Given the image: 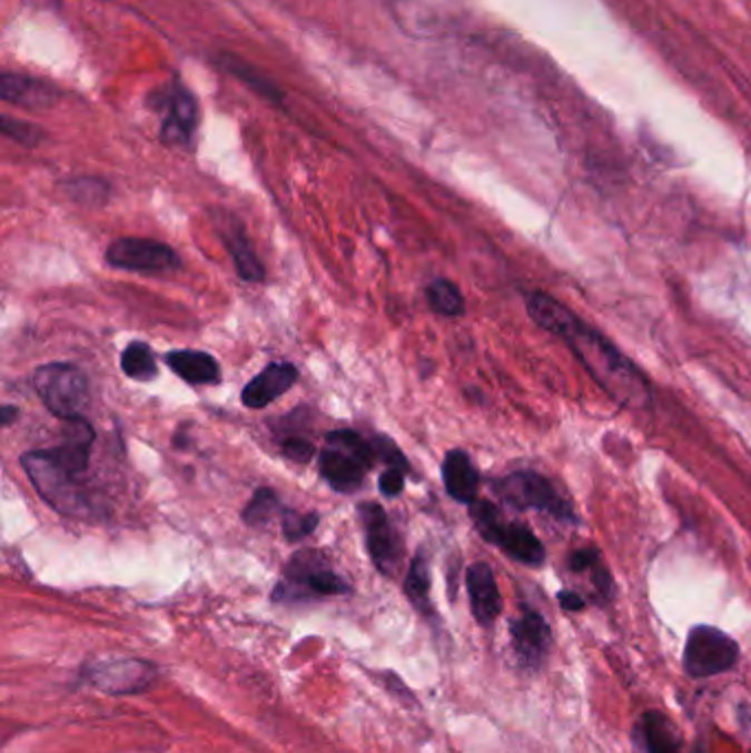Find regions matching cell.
I'll return each instance as SVG.
<instances>
[{
    "instance_id": "5b68a950",
    "label": "cell",
    "mask_w": 751,
    "mask_h": 753,
    "mask_svg": "<svg viewBox=\"0 0 751 753\" xmlns=\"http://www.w3.org/2000/svg\"><path fill=\"white\" fill-rule=\"evenodd\" d=\"M350 586L328 566L326 557L318 551L296 553L287 568L285 582L278 584L274 600H307V597H333L348 593Z\"/></svg>"
},
{
    "instance_id": "9a60e30c",
    "label": "cell",
    "mask_w": 751,
    "mask_h": 753,
    "mask_svg": "<svg viewBox=\"0 0 751 753\" xmlns=\"http://www.w3.org/2000/svg\"><path fill=\"white\" fill-rule=\"evenodd\" d=\"M512 642L521 661L536 667L551 646V628L540 613L525 608L523 615L512 622Z\"/></svg>"
},
{
    "instance_id": "7402d4cb",
    "label": "cell",
    "mask_w": 751,
    "mask_h": 753,
    "mask_svg": "<svg viewBox=\"0 0 751 753\" xmlns=\"http://www.w3.org/2000/svg\"><path fill=\"white\" fill-rule=\"evenodd\" d=\"M428 296L429 307L438 314V316H445V318H461L465 314V298L461 294V289L441 278V280H434L426 291Z\"/></svg>"
},
{
    "instance_id": "1f68e13d",
    "label": "cell",
    "mask_w": 751,
    "mask_h": 753,
    "mask_svg": "<svg viewBox=\"0 0 751 753\" xmlns=\"http://www.w3.org/2000/svg\"><path fill=\"white\" fill-rule=\"evenodd\" d=\"M557 602H560V606H562L564 611H571V613H577V611H582V608L586 606L584 597H582L580 593H575V591H562V593L557 595Z\"/></svg>"
},
{
    "instance_id": "d6986e66",
    "label": "cell",
    "mask_w": 751,
    "mask_h": 753,
    "mask_svg": "<svg viewBox=\"0 0 751 753\" xmlns=\"http://www.w3.org/2000/svg\"><path fill=\"white\" fill-rule=\"evenodd\" d=\"M638 753H681L679 734L661 712H645L633 730Z\"/></svg>"
},
{
    "instance_id": "7a4b0ae2",
    "label": "cell",
    "mask_w": 751,
    "mask_h": 753,
    "mask_svg": "<svg viewBox=\"0 0 751 753\" xmlns=\"http://www.w3.org/2000/svg\"><path fill=\"white\" fill-rule=\"evenodd\" d=\"M20 465L42 501H47V505H51L56 512L76 518L91 516L93 509L78 483V476L67 472L49 449L22 454Z\"/></svg>"
},
{
    "instance_id": "4dcf8cb0",
    "label": "cell",
    "mask_w": 751,
    "mask_h": 753,
    "mask_svg": "<svg viewBox=\"0 0 751 753\" xmlns=\"http://www.w3.org/2000/svg\"><path fill=\"white\" fill-rule=\"evenodd\" d=\"M597 564H600V553H597V548H593V546L577 548V551H573V553L569 555V568L575 571V573L593 571Z\"/></svg>"
},
{
    "instance_id": "7c38bea8",
    "label": "cell",
    "mask_w": 751,
    "mask_h": 753,
    "mask_svg": "<svg viewBox=\"0 0 751 753\" xmlns=\"http://www.w3.org/2000/svg\"><path fill=\"white\" fill-rule=\"evenodd\" d=\"M465 584H467V595H470L474 620L481 626H492L503 613V597H501L498 582H496L492 566L485 562L472 564L467 568Z\"/></svg>"
},
{
    "instance_id": "ffe728a7",
    "label": "cell",
    "mask_w": 751,
    "mask_h": 753,
    "mask_svg": "<svg viewBox=\"0 0 751 753\" xmlns=\"http://www.w3.org/2000/svg\"><path fill=\"white\" fill-rule=\"evenodd\" d=\"M166 364L184 382L195 386L216 384L220 379V366L210 353L204 350H172L166 355Z\"/></svg>"
},
{
    "instance_id": "44dd1931",
    "label": "cell",
    "mask_w": 751,
    "mask_h": 753,
    "mask_svg": "<svg viewBox=\"0 0 751 753\" xmlns=\"http://www.w3.org/2000/svg\"><path fill=\"white\" fill-rule=\"evenodd\" d=\"M121 370L137 382H150L157 377L159 366L155 353L144 341H130L121 353Z\"/></svg>"
},
{
    "instance_id": "e0dca14e",
    "label": "cell",
    "mask_w": 751,
    "mask_h": 753,
    "mask_svg": "<svg viewBox=\"0 0 751 753\" xmlns=\"http://www.w3.org/2000/svg\"><path fill=\"white\" fill-rule=\"evenodd\" d=\"M443 483H445V492L463 505H472L476 501L478 494V469L474 467L472 458L467 456V452L463 449H452L445 454L443 460Z\"/></svg>"
},
{
    "instance_id": "9c48e42d",
    "label": "cell",
    "mask_w": 751,
    "mask_h": 753,
    "mask_svg": "<svg viewBox=\"0 0 751 753\" xmlns=\"http://www.w3.org/2000/svg\"><path fill=\"white\" fill-rule=\"evenodd\" d=\"M108 265L123 269V271H141V274H157V271H172L181 265L177 251L166 242L150 240V238H135L123 236L117 238L107 249Z\"/></svg>"
},
{
    "instance_id": "30bf717a",
    "label": "cell",
    "mask_w": 751,
    "mask_h": 753,
    "mask_svg": "<svg viewBox=\"0 0 751 753\" xmlns=\"http://www.w3.org/2000/svg\"><path fill=\"white\" fill-rule=\"evenodd\" d=\"M85 676L108 694H135L146 690L157 676L150 663L137 658H102L85 665Z\"/></svg>"
},
{
    "instance_id": "8992f818",
    "label": "cell",
    "mask_w": 751,
    "mask_h": 753,
    "mask_svg": "<svg viewBox=\"0 0 751 753\" xmlns=\"http://www.w3.org/2000/svg\"><path fill=\"white\" fill-rule=\"evenodd\" d=\"M498 496L516 509H536L555 521L573 523V507L557 494V489L536 472H514L498 480Z\"/></svg>"
},
{
    "instance_id": "3957f363",
    "label": "cell",
    "mask_w": 751,
    "mask_h": 753,
    "mask_svg": "<svg viewBox=\"0 0 751 753\" xmlns=\"http://www.w3.org/2000/svg\"><path fill=\"white\" fill-rule=\"evenodd\" d=\"M470 514L474 527L483 539L503 548L512 559L525 566H542L544 564V546L536 534L523 523H507L496 505L490 501H474L470 505Z\"/></svg>"
},
{
    "instance_id": "83f0119b",
    "label": "cell",
    "mask_w": 751,
    "mask_h": 753,
    "mask_svg": "<svg viewBox=\"0 0 751 753\" xmlns=\"http://www.w3.org/2000/svg\"><path fill=\"white\" fill-rule=\"evenodd\" d=\"M0 128H2V132L9 139L18 141L20 146H29V148L38 146L42 141V137H45L38 126H33L29 121H22V119H13V117H2Z\"/></svg>"
},
{
    "instance_id": "f546056e",
    "label": "cell",
    "mask_w": 751,
    "mask_h": 753,
    "mask_svg": "<svg viewBox=\"0 0 751 753\" xmlns=\"http://www.w3.org/2000/svg\"><path fill=\"white\" fill-rule=\"evenodd\" d=\"M404 469L399 467H388L382 476H379V492L382 496L386 498H395L404 492V485H406V478H404Z\"/></svg>"
},
{
    "instance_id": "603a6c76",
    "label": "cell",
    "mask_w": 751,
    "mask_h": 753,
    "mask_svg": "<svg viewBox=\"0 0 751 753\" xmlns=\"http://www.w3.org/2000/svg\"><path fill=\"white\" fill-rule=\"evenodd\" d=\"M404 591L422 613H429V564L424 551L415 555L406 575Z\"/></svg>"
},
{
    "instance_id": "ba28073f",
    "label": "cell",
    "mask_w": 751,
    "mask_h": 753,
    "mask_svg": "<svg viewBox=\"0 0 751 753\" xmlns=\"http://www.w3.org/2000/svg\"><path fill=\"white\" fill-rule=\"evenodd\" d=\"M155 108L161 115V139L170 146L190 148L199 123V108L195 96L179 82L157 91Z\"/></svg>"
},
{
    "instance_id": "52a82bcc",
    "label": "cell",
    "mask_w": 751,
    "mask_h": 753,
    "mask_svg": "<svg viewBox=\"0 0 751 753\" xmlns=\"http://www.w3.org/2000/svg\"><path fill=\"white\" fill-rule=\"evenodd\" d=\"M739 644L714 626H696L688 635L683 667L692 678H708L730 672L739 663Z\"/></svg>"
},
{
    "instance_id": "4316f807",
    "label": "cell",
    "mask_w": 751,
    "mask_h": 753,
    "mask_svg": "<svg viewBox=\"0 0 751 753\" xmlns=\"http://www.w3.org/2000/svg\"><path fill=\"white\" fill-rule=\"evenodd\" d=\"M280 518H283V532L289 542L307 538L318 527V521H320L318 514H300L294 509H283Z\"/></svg>"
},
{
    "instance_id": "6da1fadb",
    "label": "cell",
    "mask_w": 751,
    "mask_h": 753,
    "mask_svg": "<svg viewBox=\"0 0 751 753\" xmlns=\"http://www.w3.org/2000/svg\"><path fill=\"white\" fill-rule=\"evenodd\" d=\"M527 311L540 328L564 341L593 382L620 408L633 413L652 408V388L644 373L597 328L544 291H534L527 298Z\"/></svg>"
},
{
    "instance_id": "277c9868",
    "label": "cell",
    "mask_w": 751,
    "mask_h": 753,
    "mask_svg": "<svg viewBox=\"0 0 751 753\" xmlns=\"http://www.w3.org/2000/svg\"><path fill=\"white\" fill-rule=\"evenodd\" d=\"M33 386L45 408L60 422L85 417L89 404V384L80 368L62 361L45 364L33 373Z\"/></svg>"
},
{
    "instance_id": "cb8c5ba5",
    "label": "cell",
    "mask_w": 751,
    "mask_h": 753,
    "mask_svg": "<svg viewBox=\"0 0 751 753\" xmlns=\"http://www.w3.org/2000/svg\"><path fill=\"white\" fill-rule=\"evenodd\" d=\"M220 62H223L225 71H229L231 76H236L240 82H245V85H247L249 89H254L258 96H263V98H267V100H271V102H280V100H283L280 91H278L267 78H263L251 65H247V62H243V60H238V58H234V56H223Z\"/></svg>"
},
{
    "instance_id": "ac0fdd59",
    "label": "cell",
    "mask_w": 751,
    "mask_h": 753,
    "mask_svg": "<svg viewBox=\"0 0 751 753\" xmlns=\"http://www.w3.org/2000/svg\"><path fill=\"white\" fill-rule=\"evenodd\" d=\"M58 91L53 85L38 78L20 73H2L0 78V98L16 107L45 108L58 102Z\"/></svg>"
},
{
    "instance_id": "d6a6232c",
    "label": "cell",
    "mask_w": 751,
    "mask_h": 753,
    "mask_svg": "<svg viewBox=\"0 0 751 753\" xmlns=\"http://www.w3.org/2000/svg\"><path fill=\"white\" fill-rule=\"evenodd\" d=\"M13 419H18V408H13V406H2V410H0V422H2V426H4V428L11 426Z\"/></svg>"
},
{
    "instance_id": "484cf974",
    "label": "cell",
    "mask_w": 751,
    "mask_h": 753,
    "mask_svg": "<svg viewBox=\"0 0 751 753\" xmlns=\"http://www.w3.org/2000/svg\"><path fill=\"white\" fill-rule=\"evenodd\" d=\"M69 197H73L78 204H89V206H102L108 199V184L102 179L85 177V179H73L67 184Z\"/></svg>"
},
{
    "instance_id": "2e32d148",
    "label": "cell",
    "mask_w": 751,
    "mask_h": 753,
    "mask_svg": "<svg viewBox=\"0 0 751 753\" xmlns=\"http://www.w3.org/2000/svg\"><path fill=\"white\" fill-rule=\"evenodd\" d=\"M318 458H320V474L335 492L353 494L362 487L368 467L357 456H353L350 452L342 447L328 445L318 454Z\"/></svg>"
},
{
    "instance_id": "d4e9b609",
    "label": "cell",
    "mask_w": 751,
    "mask_h": 753,
    "mask_svg": "<svg viewBox=\"0 0 751 753\" xmlns=\"http://www.w3.org/2000/svg\"><path fill=\"white\" fill-rule=\"evenodd\" d=\"M276 512H283L276 492L269 487H260L243 509V521L249 527H265Z\"/></svg>"
},
{
    "instance_id": "8fae6325",
    "label": "cell",
    "mask_w": 751,
    "mask_h": 753,
    "mask_svg": "<svg viewBox=\"0 0 751 753\" xmlns=\"http://www.w3.org/2000/svg\"><path fill=\"white\" fill-rule=\"evenodd\" d=\"M359 518L366 532V544H368V553L375 562V566L382 573H395L402 555H404V544L399 534L395 532V527L388 521V514L375 505V503H366L359 505Z\"/></svg>"
},
{
    "instance_id": "4fadbf2b",
    "label": "cell",
    "mask_w": 751,
    "mask_h": 753,
    "mask_svg": "<svg viewBox=\"0 0 751 753\" xmlns=\"http://www.w3.org/2000/svg\"><path fill=\"white\" fill-rule=\"evenodd\" d=\"M298 382V368L287 361L269 364L260 370L245 388H243V404L251 410L267 408L276 399H280L287 390H291Z\"/></svg>"
},
{
    "instance_id": "f1b7e54d",
    "label": "cell",
    "mask_w": 751,
    "mask_h": 753,
    "mask_svg": "<svg viewBox=\"0 0 751 753\" xmlns=\"http://www.w3.org/2000/svg\"><path fill=\"white\" fill-rule=\"evenodd\" d=\"M283 454L294 463H309L316 456V447L300 436H289L283 440Z\"/></svg>"
},
{
    "instance_id": "5bb4252c",
    "label": "cell",
    "mask_w": 751,
    "mask_h": 753,
    "mask_svg": "<svg viewBox=\"0 0 751 753\" xmlns=\"http://www.w3.org/2000/svg\"><path fill=\"white\" fill-rule=\"evenodd\" d=\"M216 234L225 242V247L231 254V260L238 269V276L247 283H263L265 280V267L258 260L243 225L231 215H223L215 218Z\"/></svg>"
}]
</instances>
